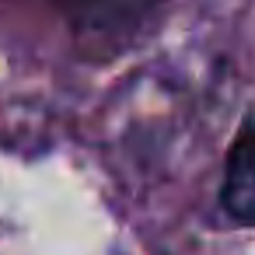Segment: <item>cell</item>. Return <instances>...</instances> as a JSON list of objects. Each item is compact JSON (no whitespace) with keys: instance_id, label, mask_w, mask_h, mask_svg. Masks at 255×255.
Segmentation results:
<instances>
[{"instance_id":"cell-2","label":"cell","mask_w":255,"mask_h":255,"mask_svg":"<svg viewBox=\"0 0 255 255\" xmlns=\"http://www.w3.org/2000/svg\"><path fill=\"white\" fill-rule=\"evenodd\" d=\"M56 4L84 25H112L140 18L154 0H56Z\"/></svg>"},{"instance_id":"cell-1","label":"cell","mask_w":255,"mask_h":255,"mask_svg":"<svg viewBox=\"0 0 255 255\" xmlns=\"http://www.w3.org/2000/svg\"><path fill=\"white\" fill-rule=\"evenodd\" d=\"M220 206L231 220L255 227V126L245 123L227 150Z\"/></svg>"}]
</instances>
